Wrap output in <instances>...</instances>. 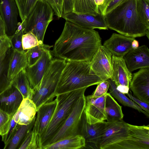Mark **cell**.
Masks as SVG:
<instances>
[{"instance_id":"26","label":"cell","mask_w":149,"mask_h":149,"mask_svg":"<svg viewBox=\"0 0 149 149\" xmlns=\"http://www.w3.org/2000/svg\"><path fill=\"white\" fill-rule=\"evenodd\" d=\"M13 49L11 48L0 57V94L12 84L8 77L9 65Z\"/></svg>"},{"instance_id":"19","label":"cell","mask_w":149,"mask_h":149,"mask_svg":"<svg viewBox=\"0 0 149 149\" xmlns=\"http://www.w3.org/2000/svg\"><path fill=\"white\" fill-rule=\"evenodd\" d=\"M135 38L116 33H113L111 37L105 41L103 45L112 55L123 57L132 49V43Z\"/></svg>"},{"instance_id":"23","label":"cell","mask_w":149,"mask_h":149,"mask_svg":"<svg viewBox=\"0 0 149 149\" xmlns=\"http://www.w3.org/2000/svg\"><path fill=\"white\" fill-rule=\"evenodd\" d=\"M85 139L77 134L68 137L43 147L42 149H78L84 148Z\"/></svg>"},{"instance_id":"2","label":"cell","mask_w":149,"mask_h":149,"mask_svg":"<svg viewBox=\"0 0 149 149\" xmlns=\"http://www.w3.org/2000/svg\"><path fill=\"white\" fill-rule=\"evenodd\" d=\"M99 149H149V125H134L123 120L106 121Z\"/></svg>"},{"instance_id":"27","label":"cell","mask_w":149,"mask_h":149,"mask_svg":"<svg viewBox=\"0 0 149 149\" xmlns=\"http://www.w3.org/2000/svg\"><path fill=\"white\" fill-rule=\"evenodd\" d=\"M109 84L110 94L116 99L120 103L125 106L129 107L143 113L147 117H149V113L143 110L137 104L127 97L125 94L122 93L116 89L113 81L111 79L107 80Z\"/></svg>"},{"instance_id":"10","label":"cell","mask_w":149,"mask_h":149,"mask_svg":"<svg viewBox=\"0 0 149 149\" xmlns=\"http://www.w3.org/2000/svg\"><path fill=\"white\" fill-rule=\"evenodd\" d=\"M106 121L90 124L86 121L84 110L79 123L78 134L85 139L84 148L99 149L100 139Z\"/></svg>"},{"instance_id":"35","label":"cell","mask_w":149,"mask_h":149,"mask_svg":"<svg viewBox=\"0 0 149 149\" xmlns=\"http://www.w3.org/2000/svg\"><path fill=\"white\" fill-rule=\"evenodd\" d=\"M13 116L10 115L0 109V135L1 136L7 133Z\"/></svg>"},{"instance_id":"12","label":"cell","mask_w":149,"mask_h":149,"mask_svg":"<svg viewBox=\"0 0 149 149\" xmlns=\"http://www.w3.org/2000/svg\"><path fill=\"white\" fill-rule=\"evenodd\" d=\"M53 60L50 49L44 51L40 58L33 65L25 68L26 74L32 88L39 83Z\"/></svg>"},{"instance_id":"33","label":"cell","mask_w":149,"mask_h":149,"mask_svg":"<svg viewBox=\"0 0 149 149\" xmlns=\"http://www.w3.org/2000/svg\"><path fill=\"white\" fill-rule=\"evenodd\" d=\"M136 6L140 18L145 24L149 28V1L137 0Z\"/></svg>"},{"instance_id":"21","label":"cell","mask_w":149,"mask_h":149,"mask_svg":"<svg viewBox=\"0 0 149 149\" xmlns=\"http://www.w3.org/2000/svg\"><path fill=\"white\" fill-rule=\"evenodd\" d=\"M37 111L36 106L31 100L28 98H23L13 116L14 120L19 125L29 124L35 118Z\"/></svg>"},{"instance_id":"14","label":"cell","mask_w":149,"mask_h":149,"mask_svg":"<svg viewBox=\"0 0 149 149\" xmlns=\"http://www.w3.org/2000/svg\"><path fill=\"white\" fill-rule=\"evenodd\" d=\"M106 94L96 98L86 96V104L84 110L87 122L90 124L106 120L105 109Z\"/></svg>"},{"instance_id":"8","label":"cell","mask_w":149,"mask_h":149,"mask_svg":"<svg viewBox=\"0 0 149 149\" xmlns=\"http://www.w3.org/2000/svg\"><path fill=\"white\" fill-rule=\"evenodd\" d=\"M86 104V96L84 95L78 100L63 124L46 146L63 139L78 134L79 123Z\"/></svg>"},{"instance_id":"13","label":"cell","mask_w":149,"mask_h":149,"mask_svg":"<svg viewBox=\"0 0 149 149\" xmlns=\"http://www.w3.org/2000/svg\"><path fill=\"white\" fill-rule=\"evenodd\" d=\"M19 14L15 0H0V15L4 23L6 34L9 38L17 29Z\"/></svg>"},{"instance_id":"46","label":"cell","mask_w":149,"mask_h":149,"mask_svg":"<svg viewBox=\"0 0 149 149\" xmlns=\"http://www.w3.org/2000/svg\"><path fill=\"white\" fill-rule=\"evenodd\" d=\"M139 47V42L135 39L132 41V47L133 49H137Z\"/></svg>"},{"instance_id":"29","label":"cell","mask_w":149,"mask_h":149,"mask_svg":"<svg viewBox=\"0 0 149 149\" xmlns=\"http://www.w3.org/2000/svg\"><path fill=\"white\" fill-rule=\"evenodd\" d=\"M72 12L96 16V6L94 0H73Z\"/></svg>"},{"instance_id":"18","label":"cell","mask_w":149,"mask_h":149,"mask_svg":"<svg viewBox=\"0 0 149 149\" xmlns=\"http://www.w3.org/2000/svg\"><path fill=\"white\" fill-rule=\"evenodd\" d=\"M57 100H54L42 105L37 111L33 128L38 134L40 139L47 129L56 108Z\"/></svg>"},{"instance_id":"30","label":"cell","mask_w":149,"mask_h":149,"mask_svg":"<svg viewBox=\"0 0 149 149\" xmlns=\"http://www.w3.org/2000/svg\"><path fill=\"white\" fill-rule=\"evenodd\" d=\"M52 47L43 44L26 50L28 66H30L34 64L41 57L44 51L50 49Z\"/></svg>"},{"instance_id":"24","label":"cell","mask_w":149,"mask_h":149,"mask_svg":"<svg viewBox=\"0 0 149 149\" xmlns=\"http://www.w3.org/2000/svg\"><path fill=\"white\" fill-rule=\"evenodd\" d=\"M105 109L107 122H112L123 120L124 114L122 107L108 93L106 94Z\"/></svg>"},{"instance_id":"17","label":"cell","mask_w":149,"mask_h":149,"mask_svg":"<svg viewBox=\"0 0 149 149\" xmlns=\"http://www.w3.org/2000/svg\"><path fill=\"white\" fill-rule=\"evenodd\" d=\"M123 58L131 72L139 69L149 68V49L146 45L132 49Z\"/></svg>"},{"instance_id":"42","label":"cell","mask_w":149,"mask_h":149,"mask_svg":"<svg viewBox=\"0 0 149 149\" xmlns=\"http://www.w3.org/2000/svg\"><path fill=\"white\" fill-rule=\"evenodd\" d=\"M130 99L139 106L144 111L149 113V104L144 102L132 95L130 91L126 94Z\"/></svg>"},{"instance_id":"37","label":"cell","mask_w":149,"mask_h":149,"mask_svg":"<svg viewBox=\"0 0 149 149\" xmlns=\"http://www.w3.org/2000/svg\"><path fill=\"white\" fill-rule=\"evenodd\" d=\"M24 34L15 32L14 34L10 38L11 45L12 48L14 50L23 52L22 44V38Z\"/></svg>"},{"instance_id":"15","label":"cell","mask_w":149,"mask_h":149,"mask_svg":"<svg viewBox=\"0 0 149 149\" xmlns=\"http://www.w3.org/2000/svg\"><path fill=\"white\" fill-rule=\"evenodd\" d=\"M129 88L137 98L149 104V68L140 69L133 74Z\"/></svg>"},{"instance_id":"41","label":"cell","mask_w":149,"mask_h":149,"mask_svg":"<svg viewBox=\"0 0 149 149\" xmlns=\"http://www.w3.org/2000/svg\"><path fill=\"white\" fill-rule=\"evenodd\" d=\"M112 0H94L97 13L104 16L107 7Z\"/></svg>"},{"instance_id":"16","label":"cell","mask_w":149,"mask_h":149,"mask_svg":"<svg viewBox=\"0 0 149 149\" xmlns=\"http://www.w3.org/2000/svg\"><path fill=\"white\" fill-rule=\"evenodd\" d=\"M23 97L13 83L0 94V109L11 116H13L19 107Z\"/></svg>"},{"instance_id":"3","label":"cell","mask_w":149,"mask_h":149,"mask_svg":"<svg viewBox=\"0 0 149 149\" xmlns=\"http://www.w3.org/2000/svg\"><path fill=\"white\" fill-rule=\"evenodd\" d=\"M137 0H126L104 16L108 29L120 34L135 38L146 36L149 28L143 22L137 10Z\"/></svg>"},{"instance_id":"9","label":"cell","mask_w":149,"mask_h":149,"mask_svg":"<svg viewBox=\"0 0 149 149\" xmlns=\"http://www.w3.org/2000/svg\"><path fill=\"white\" fill-rule=\"evenodd\" d=\"M112 54L104 45H101L93 55L90 63L93 73L102 81L112 80L113 69Z\"/></svg>"},{"instance_id":"38","label":"cell","mask_w":149,"mask_h":149,"mask_svg":"<svg viewBox=\"0 0 149 149\" xmlns=\"http://www.w3.org/2000/svg\"><path fill=\"white\" fill-rule=\"evenodd\" d=\"M109 87L108 81H103L97 84L95 91L92 95H90L91 97L94 98L101 96L107 93Z\"/></svg>"},{"instance_id":"20","label":"cell","mask_w":149,"mask_h":149,"mask_svg":"<svg viewBox=\"0 0 149 149\" xmlns=\"http://www.w3.org/2000/svg\"><path fill=\"white\" fill-rule=\"evenodd\" d=\"M111 60L113 69L112 80L116 86H121L129 87L132 75L128 69L123 57L112 55Z\"/></svg>"},{"instance_id":"4","label":"cell","mask_w":149,"mask_h":149,"mask_svg":"<svg viewBox=\"0 0 149 149\" xmlns=\"http://www.w3.org/2000/svg\"><path fill=\"white\" fill-rule=\"evenodd\" d=\"M90 62H66L57 85L56 96L69 91L97 85L103 81L92 72Z\"/></svg>"},{"instance_id":"11","label":"cell","mask_w":149,"mask_h":149,"mask_svg":"<svg viewBox=\"0 0 149 149\" xmlns=\"http://www.w3.org/2000/svg\"><path fill=\"white\" fill-rule=\"evenodd\" d=\"M79 27L86 29L108 30L104 16L100 14L95 16L89 14L78 13L73 12L63 14L62 17Z\"/></svg>"},{"instance_id":"44","label":"cell","mask_w":149,"mask_h":149,"mask_svg":"<svg viewBox=\"0 0 149 149\" xmlns=\"http://www.w3.org/2000/svg\"><path fill=\"white\" fill-rule=\"evenodd\" d=\"M125 0H113L107 7L105 12V15L113 8Z\"/></svg>"},{"instance_id":"34","label":"cell","mask_w":149,"mask_h":149,"mask_svg":"<svg viewBox=\"0 0 149 149\" xmlns=\"http://www.w3.org/2000/svg\"><path fill=\"white\" fill-rule=\"evenodd\" d=\"M22 44L23 49L25 51L40 44L37 37L31 32L25 33L23 35Z\"/></svg>"},{"instance_id":"5","label":"cell","mask_w":149,"mask_h":149,"mask_svg":"<svg viewBox=\"0 0 149 149\" xmlns=\"http://www.w3.org/2000/svg\"><path fill=\"white\" fill-rule=\"evenodd\" d=\"M84 88L57 95V104L50 123L40 139L41 149L49 141L63 124L79 99L84 95Z\"/></svg>"},{"instance_id":"45","label":"cell","mask_w":149,"mask_h":149,"mask_svg":"<svg viewBox=\"0 0 149 149\" xmlns=\"http://www.w3.org/2000/svg\"><path fill=\"white\" fill-rule=\"evenodd\" d=\"M6 34L4 22L0 15V35Z\"/></svg>"},{"instance_id":"25","label":"cell","mask_w":149,"mask_h":149,"mask_svg":"<svg viewBox=\"0 0 149 149\" xmlns=\"http://www.w3.org/2000/svg\"><path fill=\"white\" fill-rule=\"evenodd\" d=\"M36 118L32 122L26 125L18 124L13 135L8 143L4 145V149H18L26 136L32 129L35 123Z\"/></svg>"},{"instance_id":"31","label":"cell","mask_w":149,"mask_h":149,"mask_svg":"<svg viewBox=\"0 0 149 149\" xmlns=\"http://www.w3.org/2000/svg\"><path fill=\"white\" fill-rule=\"evenodd\" d=\"M18 149H41L40 139L33 128L28 134Z\"/></svg>"},{"instance_id":"39","label":"cell","mask_w":149,"mask_h":149,"mask_svg":"<svg viewBox=\"0 0 149 149\" xmlns=\"http://www.w3.org/2000/svg\"><path fill=\"white\" fill-rule=\"evenodd\" d=\"M18 125V124L15 121L13 116L11 120L9 127L7 133L2 136V141L3 142L4 145L8 143L11 138L16 130Z\"/></svg>"},{"instance_id":"32","label":"cell","mask_w":149,"mask_h":149,"mask_svg":"<svg viewBox=\"0 0 149 149\" xmlns=\"http://www.w3.org/2000/svg\"><path fill=\"white\" fill-rule=\"evenodd\" d=\"M22 21L29 15L38 0H15Z\"/></svg>"},{"instance_id":"6","label":"cell","mask_w":149,"mask_h":149,"mask_svg":"<svg viewBox=\"0 0 149 149\" xmlns=\"http://www.w3.org/2000/svg\"><path fill=\"white\" fill-rule=\"evenodd\" d=\"M66 63L64 60L58 58L53 60L39 84L33 88L31 100L35 104L37 111L42 105L53 100L56 97L57 85Z\"/></svg>"},{"instance_id":"40","label":"cell","mask_w":149,"mask_h":149,"mask_svg":"<svg viewBox=\"0 0 149 149\" xmlns=\"http://www.w3.org/2000/svg\"><path fill=\"white\" fill-rule=\"evenodd\" d=\"M11 48L10 38L6 34L0 35V57Z\"/></svg>"},{"instance_id":"36","label":"cell","mask_w":149,"mask_h":149,"mask_svg":"<svg viewBox=\"0 0 149 149\" xmlns=\"http://www.w3.org/2000/svg\"><path fill=\"white\" fill-rule=\"evenodd\" d=\"M52 8L55 15L59 19L63 14V0H45Z\"/></svg>"},{"instance_id":"1","label":"cell","mask_w":149,"mask_h":149,"mask_svg":"<svg viewBox=\"0 0 149 149\" xmlns=\"http://www.w3.org/2000/svg\"><path fill=\"white\" fill-rule=\"evenodd\" d=\"M101 45V38L97 31L66 21L52 52L55 57L67 61L90 62Z\"/></svg>"},{"instance_id":"47","label":"cell","mask_w":149,"mask_h":149,"mask_svg":"<svg viewBox=\"0 0 149 149\" xmlns=\"http://www.w3.org/2000/svg\"><path fill=\"white\" fill-rule=\"evenodd\" d=\"M148 0V1H149V0Z\"/></svg>"},{"instance_id":"7","label":"cell","mask_w":149,"mask_h":149,"mask_svg":"<svg viewBox=\"0 0 149 149\" xmlns=\"http://www.w3.org/2000/svg\"><path fill=\"white\" fill-rule=\"evenodd\" d=\"M54 12L45 0H38L24 20V33L31 32L37 38L40 44H43L45 35L53 19Z\"/></svg>"},{"instance_id":"43","label":"cell","mask_w":149,"mask_h":149,"mask_svg":"<svg viewBox=\"0 0 149 149\" xmlns=\"http://www.w3.org/2000/svg\"><path fill=\"white\" fill-rule=\"evenodd\" d=\"M73 0H63V14L72 12Z\"/></svg>"},{"instance_id":"22","label":"cell","mask_w":149,"mask_h":149,"mask_svg":"<svg viewBox=\"0 0 149 149\" xmlns=\"http://www.w3.org/2000/svg\"><path fill=\"white\" fill-rule=\"evenodd\" d=\"M26 51L21 52L13 50L10 60L8 72L9 80L12 82L16 76L28 66Z\"/></svg>"},{"instance_id":"28","label":"cell","mask_w":149,"mask_h":149,"mask_svg":"<svg viewBox=\"0 0 149 149\" xmlns=\"http://www.w3.org/2000/svg\"><path fill=\"white\" fill-rule=\"evenodd\" d=\"M12 82L21 93L23 98H28L31 99L33 90L27 77L25 68L16 76Z\"/></svg>"}]
</instances>
